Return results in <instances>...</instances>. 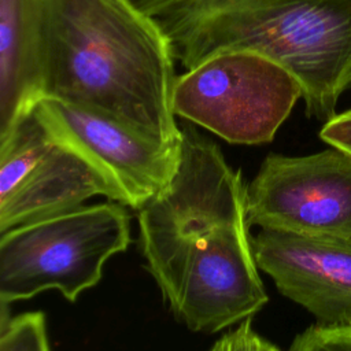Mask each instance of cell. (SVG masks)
Here are the masks:
<instances>
[{
    "label": "cell",
    "mask_w": 351,
    "mask_h": 351,
    "mask_svg": "<svg viewBox=\"0 0 351 351\" xmlns=\"http://www.w3.org/2000/svg\"><path fill=\"white\" fill-rule=\"evenodd\" d=\"M45 0H0V140L41 97Z\"/></svg>",
    "instance_id": "cell-10"
},
{
    "label": "cell",
    "mask_w": 351,
    "mask_h": 351,
    "mask_svg": "<svg viewBox=\"0 0 351 351\" xmlns=\"http://www.w3.org/2000/svg\"><path fill=\"white\" fill-rule=\"evenodd\" d=\"M319 137L329 147L351 154V108L325 122L319 130Z\"/></svg>",
    "instance_id": "cell-14"
},
{
    "label": "cell",
    "mask_w": 351,
    "mask_h": 351,
    "mask_svg": "<svg viewBox=\"0 0 351 351\" xmlns=\"http://www.w3.org/2000/svg\"><path fill=\"white\" fill-rule=\"evenodd\" d=\"M129 243L130 217L114 200L84 204L3 232L0 302L11 304L48 289L75 302L101 280L104 263Z\"/></svg>",
    "instance_id": "cell-4"
},
{
    "label": "cell",
    "mask_w": 351,
    "mask_h": 351,
    "mask_svg": "<svg viewBox=\"0 0 351 351\" xmlns=\"http://www.w3.org/2000/svg\"><path fill=\"white\" fill-rule=\"evenodd\" d=\"M250 226L351 244V154H269L247 188Z\"/></svg>",
    "instance_id": "cell-6"
},
{
    "label": "cell",
    "mask_w": 351,
    "mask_h": 351,
    "mask_svg": "<svg viewBox=\"0 0 351 351\" xmlns=\"http://www.w3.org/2000/svg\"><path fill=\"white\" fill-rule=\"evenodd\" d=\"M258 267L322 326H351V244L259 229Z\"/></svg>",
    "instance_id": "cell-9"
},
{
    "label": "cell",
    "mask_w": 351,
    "mask_h": 351,
    "mask_svg": "<svg viewBox=\"0 0 351 351\" xmlns=\"http://www.w3.org/2000/svg\"><path fill=\"white\" fill-rule=\"evenodd\" d=\"M176 78L165 33L133 0H45L41 97L180 143Z\"/></svg>",
    "instance_id": "cell-2"
},
{
    "label": "cell",
    "mask_w": 351,
    "mask_h": 351,
    "mask_svg": "<svg viewBox=\"0 0 351 351\" xmlns=\"http://www.w3.org/2000/svg\"><path fill=\"white\" fill-rule=\"evenodd\" d=\"M0 351H49L44 313L29 311L1 321Z\"/></svg>",
    "instance_id": "cell-11"
},
{
    "label": "cell",
    "mask_w": 351,
    "mask_h": 351,
    "mask_svg": "<svg viewBox=\"0 0 351 351\" xmlns=\"http://www.w3.org/2000/svg\"><path fill=\"white\" fill-rule=\"evenodd\" d=\"M171 181L138 208L141 252L173 314L215 333L267 303L248 234L247 188L219 147L182 123Z\"/></svg>",
    "instance_id": "cell-1"
},
{
    "label": "cell",
    "mask_w": 351,
    "mask_h": 351,
    "mask_svg": "<svg viewBox=\"0 0 351 351\" xmlns=\"http://www.w3.org/2000/svg\"><path fill=\"white\" fill-rule=\"evenodd\" d=\"M210 351H281L276 344L262 337L251 324V318L219 337Z\"/></svg>",
    "instance_id": "cell-13"
},
{
    "label": "cell",
    "mask_w": 351,
    "mask_h": 351,
    "mask_svg": "<svg viewBox=\"0 0 351 351\" xmlns=\"http://www.w3.org/2000/svg\"><path fill=\"white\" fill-rule=\"evenodd\" d=\"M288 351H351V326L314 324L293 339Z\"/></svg>",
    "instance_id": "cell-12"
},
{
    "label": "cell",
    "mask_w": 351,
    "mask_h": 351,
    "mask_svg": "<svg viewBox=\"0 0 351 351\" xmlns=\"http://www.w3.org/2000/svg\"><path fill=\"white\" fill-rule=\"evenodd\" d=\"M114 192L82 156L56 141L34 108L0 140V233Z\"/></svg>",
    "instance_id": "cell-7"
},
{
    "label": "cell",
    "mask_w": 351,
    "mask_h": 351,
    "mask_svg": "<svg viewBox=\"0 0 351 351\" xmlns=\"http://www.w3.org/2000/svg\"><path fill=\"white\" fill-rule=\"evenodd\" d=\"M302 88L281 64L252 51L217 53L176 78V117L232 144L270 143Z\"/></svg>",
    "instance_id": "cell-5"
},
{
    "label": "cell",
    "mask_w": 351,
    "mask_h": 351,
    "mask_svg": "<svg viewBox=\"0 0 351 351\" xmlns=\"http://www.w3.org/2000/svg\"><path fill=\"white\" fill-rule=\"evenodd\" d=\"M34 111L52 137L93 166L114 192V202L141 208L174 177L181 141L169 143L101 112L52 97Z\"/></svg>",
    "instance_id": "cell-8"
},
{
    "label": "cell",
    "mask_w": 351,
    "mask_h": 351,
    "mask_svg": "<svg viewBox=\"0 0 351 351\" xmlns=\"http://www.w3.org/2000/svg\"><path fill=\"white\" fill-rule=\"evenodd\" d=\"M186 70L228 51H252L299 82L306 114L336 115L351 88V0H133Z\"/></svg>",
    "instance_id": "cell-3"
}]
</instances>
